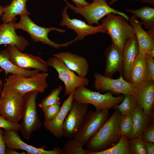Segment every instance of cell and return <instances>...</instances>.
<instances>
[{"mask_svg": "<svg viewBox=\"0 0 154 154\" xmlns=\"http://www.w3.org/2000/svg\"><path fill=\"white\" fill-rule=\"evenodd\" d=\"M121 116L118 111L115 110L90 140L86 149L91 152H98L108 149L116 144L122 135L119 126Z\"/></svg>", "mask_w": 154, "mask_h": 154, "instance_id": "cell-1", "label": "cell"}, {"mask_svg": "<svg viewBox=\"0 0 154 154\" xmlns=\"http://www.w3.org/2000/svg\"><path fill=\"white\" fill-rule=\"evenodd\" d=\"M20 19L18 23L14 21L13 25L15 29H22L28 33L32 40L35 42H40L55 48L60 47H67L77 40L75 39L63 44H58L50 40L48 37V33L52 31H56L63 33L66 31L64 29L54 27H44L37 25L27 14L20 15Z\"/></svg>", "mask_w": 154, "mask_h": 154, "instance_id": "cell-2", "label": "cell"}, {"mask_svg": "<svg viewBox=\"0 0 154 154\" xmlns=\"http://www.w3.org/2000/svg\"><path fill=\"white\" fill-rule=\"evenodd\" d=\"M101 20L102 24L110 36L112 42L123 52L127 39L135 36L134 30L123 16L113 13Z\"/></svg>", "mask_w": 154, "mask_h": 154, "instance_id": "cell-3", "label": "cell"}, {"mask_svg": "<svg viewBox=\"0 0 154 154\" xmlns=\"http://www.w3.org/2000/svg\"><path fill=\"white\" fill-rule=\"evenodd\" d=\"M124 96L122 95L114 96L110 91L102 94L83 86L77 88L73 94V100L79 103L91 104L94 106L98 112L109 110L115 105L121 103Z\"/></svg>", "mask_w": 154, "mask_h": 154, "instance_id": "cell-4", "label": "cell"}, {"mask_svg": "<svg viewBox=\"0 0 154 154\" xmlns=\"http://www.w3.org/2000/svg\"><path fill=\"white\" fill-rule=\"evenodd\" d=\"M40 93L34 91L24 96L21 119L20 123V130L23 137L27 140H29L32 133L39 129L42 124L38 117L37 109L36 99Z\"/></svg>", "mask_w": 154, "mask_h": 154, "instance_id": "cell-5", "label": "cell"}, {"mask_svg": "<svg viewBox=\"0 0 154 154\" xmlns=\"http://www.w3.org/2000/svg\"><path fill=\"white\" fill-rule=\"evenodd\" d=\"M24 96L5 82L0 97V115L9 121L18 123L21 119Z\"/></svg>", "mask_w": 154, "mask_h": 154, "instance_id": "cell-6", "label": "cell"}, {"mask_svg": "<svg viewBox=\"0 0 154 154\" xmlns=\"http://www.w3.org/2000/svg\"><path fill=\"white\" fill-rule=\"evenodd\" d=\"M63 0L69 8L75 13L82 16L90 25H92L94 24L100 25L99 21L110 13L121 15L129 21L128 16L111 7L107 3L106 0H93L92 2L88 5L81 8L77 7L68 1Z\"/></svg>", "mask_w": 154, "mask_h": 154, "instance_id": "cell-7", "label": "cell"}, {"mask_svg": "<svg viewBox=\"0 0 154 154\" xmlns=\"http://www.w3.org/2000/svg\"><path fill=\"white\" fill-rule=\"evenodd\" d=\"M47 72L37 73L31 77L12 74L5 80V82L11 88L25 95L34 91L44 92L48 87Z\"/></svg>", "mask_w": 154, "mask_h": 154, "instance_id": "cell-8", "label": "cell"}, {"mask_svg": "<svg viewBox=\"0 0 154 154\" xmlns=\"http://www.w3.org/2000/svg\"><path fill=\"white\" fill-rule=\"evenodd\" d=\"M0 55L20 68L34 69L44 72L48 71L49 66L46 61L38 56L23 53L15 46L8 45L6 49L0 52Z\"/></svg>", "mask_w": 154, "mask_h": 154, "instance_id": "cell-9", "label": "cell"}, {"mask_svg": "<svg viewBox=\"0 0 154 154\" xmlns=\"http://www.w3.org/2000/svg\"><path fill=\"white\" fill-rule=\"evenodd\" d=\"M46 62L49 66L56 70L58 74V79L64 83L65 96H68L79 87L88 86L89 82L88 79L76 75L58 58L53 56L49 58Z\"/></svg>", "mask_w": 154, "mask_h": 154, "instance_id": "cell-10", "label": "cell"}, {"mask_svg": "<svg viewBox=\"0 0 154 154\" xmlns=\"http://www.w3.org/2000/svg\"><path fill=\"white\" fill-rule=\"evenodd\" d=\"M110 116L109 110L88 111L83 125L75 137L83 146L86 145L103 126Z\"/></svg>", "mask_w": 154, "mask_h": 154, "instance_id": "cell-11", "label": "cell"}, {"mask_svg": "<svg viewBox=\"0 0 154 154\" xmlns=\"http://www.w3.org/2000/svg\"><path fill=\"white\" fill-rule=\"evenodd\" d=\"M89 105L73 100L71 108L64 122L63 136L68 139L76 137L84 122Z\"/></svg>", "mask_w": 154, "mask_h": 154, "instance_id": "cell-12", "label": "cell"}, {"mask_svg": "<svg viewBox=\"0 0 154 154\" xmlns=\"http://www.w3.org/2000/svg\"><path fill=\"white\" fill-rule=\"evenodd\" d=\"M94 87L99 92L104 93L110 91L112 93L122 95H133L137 88L126 80L122 75L117 79L106 77L100 73H96L94 75Z\"/></svg>", "mask_w": 154, "mask_h": 154, "instance_id": "cell-13", "label": "cell"}, {"mask_svg": "<svg viewBox=\"0 0 154 154\" xmlns=\"http://www.w3.org/2000/svg\"><path fill=\"white\" fill-rule=\"evenodd\" d=\"M68 7L66 5L62 12V18L59 25L67 27L76 33L77 40H82L86 36L98 33L108 34L102 24L94 26L87 24L84 21L75 18L70 19L67 13Z\"/></svg>", "mask_w": 154, "mask_h": 154, "instance_id": "cell-14", "label": "cell"}, {"mask_svg": "<svg viewBox=\"0 0 154 154\" xmlns=\"http://www.w3.org/2000/svg\"><path fill=\"white\" fill-rule=\"evenodd\" d=\"M15 130H3V136L6 147L20 149L29 154H64L62 149L57 147L51 150H46L42 148H38L29 145L23 141Z\"/></svg>", "mask_w": 154, "mask_h": 154, "instance_id": "cell-15", "label": "cell"}, {"mask_svg": "<svg viewBox=\"0 0 154 154\" xmlns=\"http://www.w3.org/2000/svg\"><path fill=\"white\" fill-rule=\"evenodd\" d=\"M137 104L147 115L154 117V81L146 80L132 95Z\"/></svg>", "mask_w": 154, "mask_h": 154, "instance_id": "cell-16", "label": "cell"}, {"mask_svg": "<svg viewBox=\"0 0 154 154\" xmlns=\"http://www.w3.org/2000/svg\"><path fill=\"white\" fill-rule=\"evenodd\" d=\"M106 58V67L104 76L112 78L116 72L122 75L123 58L122 52L114 44H111L106 49L104 53Z\"/></svg>", "mask_w": 154, "mask_h": 154, "instance_id": "cell-17", "label": "cell"}, {"mask_svg": "<svg viewBox=\"0 0 154 154\" xmlns=\"http://www.w3.org/2000/svg\"><path fill=\"white\" fill-rule=\"evenodd\" d=\"M73 92L68 96L61 106L56 116L52 120L43 123L44 127L55 137L60 138L63 136L62 129L65 118L70 110L73 100Z\"/></svg>", "mask_w": 154, "mask_h": 154, "instance_id": "cell-18", "label": "cell"}, {"mask_svg": "<svg viewBox=\"0 0 154 154\" xmlns=\"http://www.w3.org/2000/svg\"><path fill=\"white\" fill-rule=\"evenodd\" d=\"M61 60L70 70L76 72L78 76L85 78L89 69V65L84 57L69 51L62 52L53 54Z\"/></svg>", "mask_w": 154, "mask_h": 154, "instance_id": "cell-19", "label": "cell"}, {"mask_svg": "<svg viewBox=\"0 0 154 154\" xmlns=\"http://www.w3.org/2000/svg\"><path fill=\"white\" fill-rule=\"evenodd\" d=\"M15 21L0 25V45L4 44L15 46L23 52L29 45V42L24 37L16 34L13 24Z\"/></svg>", "mask_w": 154, "mask_h": 154, "instance_id": "cell-20", "label": "cell"}, {"mask_svg": "<svg viewBox=\"0 0 154 154\" xmlns=\"http://www.w3.org/2000/svg\"><path fill=\"white\" fill-rule=\"evenodd\" d=\"M129 22L134 31L139 47V53L145 55L154 48V37L142 28L141 22L132 16L129 17Z\"/></svg>", "mask_w": 154, "mask_h": 154, "instance_id": "cell-21", "label": "cell"}, {"mask_svg": "<svg viewBox=\"0 0 154 154\" xmlns=\"http://www.w3.org/2000/svg\"><path fill=\"white\" fill-rule=\"evenodd\" d=\"M147 76L145 55L139 53L126 80L137 88L147 80Z\"/></svg>", "mask_w": 154, "mask_h": 154, "instance_id": "cell-22", "label": "cell"}, {"mask_svg": "<svg viewBox=\"0 0 154 154\" xmlns=\"http://www.w3.org/2000/svg\"><path fill=\"white\" fill-rule=\"evenodd\" d=\"M132 131L130 139L141 137L144 131L154 121V117L146 114L142 109L137 105L132 115Z\"/></svg>", "mask_w": 154, "mask_h": 154, "instance_id": "cell-23", "label": "cell"}, {"mask_svg": "<svg viewBox=\"0 0 154 154\" xmlns=\"http://www.w3.org/2000/svg\"><path fill=\"white\" fill-rule=\"evenodd\" d=\"M122 76L126 80L131 68L139 53V47L136 36L127 40L122 52Z\"/></svg>", "mask_w": 154, "mask_h": 154, "instance_id": "cell-24", "label": "cell"}, {"mask_svg": "<svg viewBox=\"0 0 154 154\" xmlns=\"http://www.w3.org/2000/svg\"><path fill=\"white\" fill-rule=\"evenodd\" d=\"M28 0H13L9 4L3 7L1 21L3 23H8L16 20V16L23 14L29 15L30 12L26 7Z\"/></svg>", "mask_w": 154, "mask_h": 154, "instance_id": "cell-25", "label": "cell"}, {"mask_svg": "<svg viewBox=\"0 0 154 154\" xmlns=\"http://www.w3.org/2000/svg\"><path fill=\"white\" fill-rule=\"evenodd\" d=\"M125 11L131 13L133 16L140 19L141 24L148 30L147 32L154 37V8L148 6H143L137 9H132Z\"/></svg>", "mask_w": 154, "mask_h": 154, "instance_id": "cell-26", "label": "cell"}, {"mask_svg": "<svg viewBox=\"0 0 154 154\" xmlns=\"http://www.w3.org/2000/svg\"><path fill=\"white\" fill-rule=\"evenodd\" d=\"M0 67L5 71L6 76L9 73H11L27 77H31L40 72L39 70L37 69L30 70L20 68L1 55Z\"/></svg>", "mask_w": 154, "mask_h": 154, "instance_id": "cell-27", "label": "cell"}, {"mask_svg": "<svg viewBox=\"0 0 154 154\" xmlns=\"http://www.w3.org/2000/svg\"><path fill=\"white\" fill-rule=\"evenodd\" d=\"M128 139L122 135L119 141L112 147L102 151L91 152L85 149L86 154H130L128 147Z\"/></svg>", "mask_w": 154, "mask_h": 154, "instance_id": "cell-28", "label": "cell"}, {"mask_svg": "<svg viewBox=\"0 0 154 154\" xmlns=\"http://www.w3.org/2000/svg\"><path fill=\"white\" fill-rule=\"evenodd\" d=\"M122 101L119 104H116L113 108L115 110L118 111L122 116L131 115L137 105L132 95H125Z\"/></svg>", "mask_w": 154, "mask_h": 154, "instance_id": "cell-29", "label": "cell"}, {"mask_svg": "<svg viewBox=\"0 0 154 154\" xmlns=\"http://www.w3.org/2000/svg\"><path fill=\"white\" fill-rule=\"evenodd\" d=\"M62 149L64 154H86L85 150L75 137L68 139Z\"/></svg>", "mask_w": 154, "mask_h": 154, "instance_id": "cell-30", "label": "cell"}, {"mask_svg": "<svg viewBox=\"0 0 154 154\" xmlns=\"http://www.w3.org/2000/svg\"><path fill=\"white\" fill-rule=\"evenodd\" d=\"M128 147L130 154H147L145 142L141 137L128 139Z\"/></svg>", "mask_w": 154, "mask_h": 154, "instance_id": "cell-31", "label": "cell"}, {"mask_svg": "<svg viewBox=\"0 0 154 154\" xmlns=\"http://www.w3.org/2000/svg\"><path fill=\"white\" fill-rule=\"evenodd\" d=\"M61 85L52 90L50 94L38 104L39 106L42 108L55 104L60 102L59 95L62 90Z\"/></svg>", "mask_w": 154, "mask_h": 154, "instance_id": "cell-32", "label": "cell"}, {"mask_svg": "<svg viewBox=\"0 0 154 154\" xmlns=\"http://www.w3.org/2000/svg\"><path fill=\"white\" fill-rule=\"evenodd\" d=\"M133 119L131 115L121 116L119 123L120 132L122 135H126L130 139L132 131Z\"/></svg>", "mask_w": 154, "mask_h": 154, "instance_id": "cell-33", "label": "cell"}, {"mask_svg": "<svg viewBox=\"0 0 154 154\" xmlns=\"http://www.w3.org/2000/svg\"><path fill=\"white\" fill-rule=\"evenodd\" d=\"M60 102L42 109L44 113L45 121H48L52 119L59 112L61 106Z\"/></svg>", "mask_w": 154, "mask_h": 154, "instance_id": "cell-34", "label": "cell"}, {"mask_svg": "<svg viewBox=\"0 0 154 154\" xmlns=\"http://www.w3.org/2000/svg\"><path fill=\"white\" fill-rule=\"evenodd\" d=\"M147 80L154 81V57L147 53L145 55Z\"/></svg>", "mask_w": 154, "mask_h": 154, "instance_id": "cell-35", "label": "cell"}, {"mask_svg": "<svg viewBox=\"0 0 154 154\" xmlns=\"http://www.w3.org/2000/svg\"><path fill=\"white\" fill-rule=\"evenodd\" d=\"M0 128L6 130L13 129L18 131L20 130V123L9 121L0 115Z\"/></svg>", "mask_w": 154, "mask_h": 154, "instance_id": "cell-36", "label": "cell"}, {"mask_svg": "<svg viewBox=\"0 0 154 154\" xmlns=\"http://www.w3.org/2000/svg\"><path fill=\"white\" fill-rule=\"evenodd\" d=\"M141 137L145 142L154 143V121L144 131Z\"/></svg>", "mask_w": 154, "mask_h": 154, "instance_id": "cell-37", "label": "cell"}, {"mask_svg": "<svg viewBox=\"0 0 154 154\" xmlns=\"http://www.w3.org/2000/svg\"><path fill=\"white\" fill-rule=\"evenodd\" d=\"M3 130L0 128V154H6V144L3 136Z\"/></svg>", "mask_w": 154, "mask_h": 154, "instance_id": "cell-38", "label": "cell"}, {"mask_svg": "<svg viewBox=\"0 0 154 154\" xmlns=\"http://www.w3.org/2000/svg\"><path fill=\"white\" fill-rule=\"evenodd\" d=\"M78 8H81L88 5L90 3L86 0H72Z\"/></svg>", "mask_w": 154, "mask_h": 154, "instance_id": "cell-39", "label": "cell"}, {"mask_svg": "<svg viewBox=\"0 0 154 154\" xmlns=\"http://www.w3.org/2000/svg\"><path fill=\"white\" fill-rule=\"evenodd\" d=\"M147 154H154V143L151 142H145Z\"/></svg>", "mask_w": 154, "mask_h": 154, "instance_id": "cell-40", "label": "cell"}, {"mask_svg": "<svg viewBox=\"0 0 154 154\" xmlns=\"http://www.w3.org/2000/svg\"><path fill=\"white\" fill-rule=\"evenodd\" d=\"M16 149L9 148L6 147L5 150L6 154H20L19 153L17 152Z\"/></svg>", "mask_w": 154, "mask_h": 154, "instance_id": "cell-41", "label": "cell"}, {"mask_svg": "<svg viewBox=\"0 0 154 154\" xmlns=\"http://www.w3.org/2000/svg\"><path fill=\"white\" fill-rule=\"evenodd\" d=\"M139 1L141 3H147L154 6V0H139Z\"/></svg>", "mask_w": 154, "mask_h": 154, "instance_id": "cell-42", "label": "cell"}, {"mask_svg": "<svg viewBox=\"0 0 154 154\" xmlns=\"http://www.w3.org/2000/svg\"><path fill=\"white\" fill-rule=\"evenodd\" d=\"M118 0H111L110 1L109 3L108 4L110 5H112L113 4H114V3H115ZM132 0L134 1H139V0Z\"/></svg>", "mask_w": 154, "mask_h": 154, "instance_id": "cell-43", "label": "cell"}, {"mask_svg": "<svg viewBox=\"0 0 154 154\" xmlns=\"http://www.w3.org/2000/svg\"><path fill=\"white\" fill-rule=\"evenodd\" d=\"M3 87L2 81L0 79V96Z\"/></svg>", "mask_w": 154, "mask_h": 154, "instance_id": "cell-44", "label": "cell"}, {"mask_svg": "<svg viewBox=\"0 0 154 154\" xmlns=\"http://www.w3.org/2000/svg\"><path fill=\"white\" fill-rule=\"evenodd\" d=\"M3 7L0 5V19L3 14Z\"/></svg>", "mask_w": 154, "mask_h": 154, "instance_id": "cell-45", "label": "cell"}, {"mask_svg": "<svg viewBox=\"0 0 154 154\" xmlns=\"http://www.w3.org/2000/svg\"><path fill=\"white\" fill-rule=\"evenodd\" d=\"M3 71L4 70L3 69L1 68H0V72H3Z\"/></svg>", "mask_w": 154, "mask_h": 154, "instance_id": "cell-46", "label": "cell"}]
</instances>
